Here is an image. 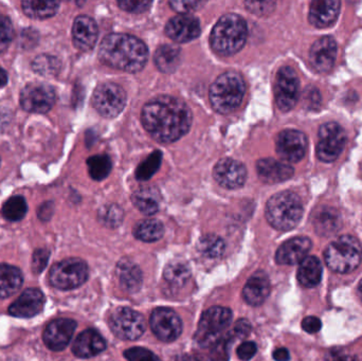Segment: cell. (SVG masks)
<instances>
[{"label": "cell", "mask_w": 362, "mask_h": 361, "mask_svg": "<svg viewBox=\"0 0 362 361\" xmlns=\"http://www.w3.org/2000/svg\"><path fill=\"white\" fill-rule=\"evenodd\" d=\"M302 215V201L290 191L273 195L266 205L267 220L277 230H291L300 223Z\"/></svg>", "instance_id": "obj_5"}, {"label": "cell", "mask_w": 362, "mask_h": 361, "mask_svg": "<svg viewBox=\"0 0 362 361\" xmlns=\"http://www.w3.org/2000/svg\"><path fill=\"white\" fill-rule=\"evenodd\" d=\"M76 329V321L71 319H56L47 326L44 332V341L52 351H63L71 341Z\"/></svg>", "instance_id": "obj_17"}, {"label": "cell", "mask_w": 362, "mask_h": 361, "mask_svg": "<svg viewBox=\"0 0 362 361\" xmlns=\"http://www.w3.org/2000/svg\"><path fill=\"white\" fill-rule=\"evenodd\" d=\"M124 356L128 361H161L152 352L144 348H131L124 352Z\"/></svg>", "instance_id": "obj_43"}, {"label": "cell", "mask_w": 362, "mask_h": 361, "mask_svg": "<svg viewBox=\"0 0 362 361\" xmlns=\"http://www.w3.org/2000/svg\"><path fill=\"white\" fill-rule=\"evenodd\" d=\"M274 2H246L250 12L258 15H268L274 8Z\"/></svg>", "instance_id": "obj_49"}, {"label": "cell", "mask_w": 362, "mask_h": 361, "mask_svg": "<svg viewBox=\"0 0 362 361\" xmlns=\"http://www.w3.org/2000/svg\"><path fill=\"white\" fill-rule=\"evenodd\" d=\"M302 328L303 330H304L305 332L308 333V334H315V333H318L321 330V320H320L319 318L309 316V317H306L303 320Z\"/></svg>", "instance_id": "obj_51"}, {"label": "cell", "mask_w": 362, "mask_h": 361, "mask_svg": "<svg viewBox=\"0 0 362 361\" xmlns=\"http://www.w3.org/2000/svg\"><path fill=\"white\" fill-rule=\"evenodd\" d=\"M250 332H251V326H250L249 321L246 319H241L235 322L232 330L227 335H228L231 341L234 343L235 341H241V339L246 338L250 334Z\"/></svg>", "instance_id": "obj_45"}, {"label": "cell", "mask_w": 362, "mask_h": 361, "mask_svg": "<svg viewBox=\"0 0 362 361\" xmlns=\"http://www.w3.org/2000/svg\"><path fill=\"white\" fill-rule=\"evenodd\" d=\"M105 349V341L95 330H86L80 333L72 345L74 355L80 358L93 357Z\"/></svg>", "instance_id": "obj_25"}, {"label": "cell", "mask_w": 362, "mask_h": 361, "mask_svg": "<svg viewBox=\"0 0 362 361\" xmlns=\"http://www.w3.org/2000/svg\"><path fill=\"white\" fill-rule=\"evenodd\" d=\"M326 265L338 273H349L359 266L362 247L351 235H343L330 244L324 254Z\"/></svg>", "instance_id": "obj_6"}, {"label": "cell", "mask_w": 362, "mask_h": 361, "mask_svg": "<svg viewBox=\"0 0 362 361\" xmlns=\"http://www.w3.org/2000/svg\"><path fill=\"white\" fill-rule=\"evenodd\" d=\"M32 66H33V69L40 74L53 73L57 67L55 59L46 57V55H40V57H36Z\"/></svg>", "instance_id": "obj_44"}, {"label": "cell", "mask_w": 362, "mask_h": 361, "mask_svg": "<svg viewBox=\"0 0 362 361\" xmlns=\"http://www.w3.org/2000/svg\"><path fill=\"white\" fill-rule=\"evenodd\" d=\"M322 265L317 256H308L300 263L298 280L304 288H315L321 282Z\"/></svg>", "instance_id": "obj_30"}, {"label": "cell", "mask_w": 362, "mask_h": 361, "mask_svg": "<svg viewBox=\"0 0 362 361\" xmlns=\"http://www.w3.org/2000/svg\"><path fill=\"white\" fill-rule=\"evenodd\" d=\"M88 278V267L80 259H66L53 265L49 273V281L57 290H69L78 288Z\"/></svg>", "instance_id": "obj_8"}, {"label": "cell", "mask_w": 362, "mask_h": 361, "mask_svg": "<svg viewBox=\"0 0 362 361\" xmlns=\"http://www.w3.org/2000/svg\"><path fill=\"white\" fill-rule=\"evenodd\" d=\"M310 248V239L304 237H294L279 246L275 260L281 265L298 264L306 258Z\"/></svg>", "instance_id": "obj_21"}, {"label": "cell", "mask_w": 362, "mask_h": 361, "mask_svg": "<svg viewBox=\"0 0 362 361\" xmlns=\"http://www.w3.org/2000/svg\"><path fill=\"white\" fill-rule=\"evenodd\" d=\"M28 206L25 199L20 195L11 197L2 206L1 213L10 222H18L27 214Z\"/></svg>", "instance_id": "obj_36"}, {"label": "cell", "mask_w": 362, "mask_h": 361, "mask_svg": "<svg viewBox=\"0 0 362 361\" xmlns=\"http://www.w3.org/2000/svg\"><path fill=\"white\" fill-rule=\"evenodd\" d=\"M155 64L161 72L171 73L180 64V49L175 45H163L155 53Z\"/></svg>", "instance_id": "obj_31"}, {"label": "cell", "mask_w": 362, "mask_h": 361, "mask_svg": "<svg viewBox=\"0 0 362 361\" xmlns=\"http://www.w3.org/2000/svg\"><path fill=\"white\" fill-rule=\"evenodd\" d=\"M337 57V42L332 36H323L311 46L309 52L311 65L318 72H328Z\"/></svg>", "instance_id": "obj_19"}, {"label": "cell", "mask_w": 362, "mask_h": 361, "mask_svg": "<svg viewBox=\"0 0 362 361\" xmlns=\"http://www.w3.org/2000/svg\"><path fill=\"white\" fill-rule=\"evenodd\" d=\"M88 165L89 175L92 179L99 180L105 179L112 169L111 159L107 155H97V156L90 157L87 160Z\"/></svg>", "instance_id": "obj_37"}, {"label": "cell", "mask_w": 362, "mask_h": 361, "mask_svg": "<svg viewBox=\"0 0 362 361\" xmlns=\"http://www.w3.org/2000/svg\"><path fill=\"white\" fill-rule=\"evenodd\" d=\"M248 37L245 19L234 13L220 17L212 30L210 44L218 54L230 57L241 51Z\"/></svg>", "instance_id": "obj_3"}, {"label": "cell", "mask_w": 362, "mask_h": 361, "mask_svg": "<svg viewBox=\"0 0 362 361\" xmlns=\"http://www.w3.org/2000/svg\"><path fill=\"white\" fill-rule=\"evenodd\" d=\"M327 361H358L357 358L353 357V356L349 355H340V354H337V355L330 356V360Z\"/></svg>", "instance_id": "obj_56"}, {"label": "cell", "mask_w": 362, "mask_h": 361, "mask_svg": "<svg viewBox=\"0 0 362 361\" xmlns=\"http://www.w3.org/2000/svg\"><path fill=\"white\" fill-rule=\"evenodd\" d=\"M256 172L260 180L266 184H279L292 177L294 167L283 161L266 158L258 161Z\"/></svg>", "instance_id": "obj_23"}, {"label": "cell", "mask_w": 362, "mask_h": 361, "mask_svg": "<svg viewBox=\"0 0 362 361\" xmlns=\"http://www.w3.org/2000/svg\"><path fill=\"white\" fill-rule=\"evenodd\" d=\"M23 273L12 265L0 264V298H8L23 285Z\"/></svg>", "instance_id": "obj_29"}, {"label": "cell", "mask_w": 362, "mask_h": 361, "mask_svg": "<svg viewBox=\"0 0 362 361\" xmlns=\"http://www.w3.org/2000/svg\"><path fill=\"white\" fill-rule=\"evenodd\" d=\"M233 343L231 339L229 338L228 335L222 337L215 345L212 347L211 353H210V358L211 361H228L230 357V345Z\"/></svg>", "instance_id": "obj_41"}, {"label": "cell", "mask_w": 362, "mask_h": 361, "mask_svg": "<svg viewBox=\"0 0 362 361\" xmlns=\"http://www.w3.org/2000/svg\"><path fill=\"white\" fill-rule=\"evenodd\" d=\"M256 352H258V347H256L255 343H252V341L243 343L237 349V357L241 360L248 361L254 357Z\"/></svg>", "instance_id": "obj_50"}, {"label": "cell", "mask_w": 362, "mask_h": 361, "mask_svg": "<svg viewBox=\"0 0 362 361\" xmlns=\"http://www.w3.org/2000/svg\"><path fill=\"white\" fill-rule=\"evenodd\" d=\"M269 294H270V281L266 273L263 271L254 273L248 280L243 290V299L252 307H258L264 303V301L268 298Z\"/></svg>", "instance_id": "obj_26"}, {"label": "cell", "mask_w": 362, "mask_h": 361, "mask_svg": "<svg viewBox=\"0 0 362 361\" xmlns=\"http://www.w3.org/2000/svg\"><path fill=\"white\" fill-rule=\"evenodd\" d=\"M224 242L215 235H207L201 237L198 243V249L203 256L207 258H219L224 254Z\"/></svg>", "instance_id": "obj_38"}, {"label": "cell", "mask_w": 362, "mask_h": 361, "mask_svg": "<svg viewBox=\"0 0 362 361\" xmlns=\"http://www.w3.org/2000/svg\"><path fill=\"white\" fill-rule=\"evenodd\" d=\"M205 4V2L200 1H186V0H181V1H171L169 6L171 8L176 11V12L181 13V15H186L188 13L193 12V11L197 10Z\"/></svg>", "instance_id": "obj_48"}, {"label": "cell", "mask_w": 362, "mask_h": 361, "mask_svg": "<svg viewBox=\"0 0 362 361\" xmlns=\"http://www.w3.org/2000/svg\"><path fill=\"white\" fill-rule=\"evenodd\" d=\"M162 161V154L160 150H155L150 155L135 171V177L138 180H148L160 167Z\"/></svg>", "instance_id": "obj_39"}, {"label": "cell", "mask_w": 362, "mask_h": 361, "mask_svg": "<svg viewBox=\"0 0 362 361\" xmlns=\"http://www.w3.org/2000/svg\"><path fill=\"white\" fill-rule=\"evenodd\" d=\"M232 312L227 307H214L201 316L195 341L201 348L213 347L222 337V333L232 321Z\"/></svg>", "instance_id": "obj_7"}, {"label": "cell", "mask_w": 362, "mask_h": 361, "mask_svg": "<svg viewBox=\"0 0 362 361\" xmlns=\"http://www.w3.org/2000/svg\"><path fill=\"white\" fill-rule=\"evenodd\" d=\"M171 361H203L199 356L192 355V354H181L176 356Z\"/></svg>", "instance_id": "obj_55"}, {"label": "cell", "mask_w": 362, "mask_h": 361, "mask_svg": "<svg viewBox=\"0 0 362 361\" xmlns=\"http://www.w3.org/2000/svg\"><path fill=\"white\" fill-rule=\"evenodd\" d=\"M141 119L144 129L156 141L171 143L188 133L192 112L181 100L160 95L145 104Z\"/></svg>", "instance_id": "obj_1"}, {"label": "cell", "mask_w": 362, "mask_h": 361, "mask_svg": "<svg viewBox=\"0 0 362 361\" xmlns=\"http://www.w3.org/2000/svg\"><path fill=\"white\" fill-rule=\"evenodd\" d=\"M135 237L142 242L152 243L163 237L164 228L162 223L157 220H144L135 226Z\"/></svg>", "instance_id": "obj_34"}, {"label": "cell", "mask_w": 362, "mask_h": 361, "mask_svg": "<svg viewBox=\"0 0 362 361\" xmlns=\"http://www.w3.org/2000/svg\"><path fill=\"white\" fill-rule=\"evenodd\" d=\"M92 105L101 116L114 118L126 105V93L118 84L104 83L93 93Z\"/></svg>", "instance_id": "obj_9"}, {"label": "cell", "mask_w": 362, "mask_h": 361, "mask_svg": "<svg viewBox=\"0 0 362 361\" xmlns=\"http://www.w3.org/2000/svg\"><path fill=\"white\" fill-rule=\"evenodd\" d=\"M49 256H50V252L47 249H37L32 256V271L35 275L44 271L46 268L47 264H48Z\"/></svg>", "instance_id": "obj_46"}, {"label": "cell", "mask_w": 362, "mask_h": 361, "mask_svg": "<svg viewBox=\"0 0 362 361\" xmlns=\"http://www.w3.org/2000/svg\"><path fill=\"white\" fill-rule=\"evenodd\" d=\"M119 6L122 10L127 11L131 13H142L145 12L150 6V1H137V0H123L118 2Z\"/></svg>", "instance_id": "obj_47"}, {"label": "cell", "mask_w": 362, "mask_h": 361, "mask_svg": "<svg viewBox=\"0 0 362 361\" xmlns=\"http://www.w3.org/2000/svg\"><path fill=\"white\" fill-rule=\"evenodd\" d=\"M346 142L344 129L338 123L328 122L322 125L318 134L317 156L323 162L336 160Z\"/></svg>", "instance_id": "obj_10"}, {"label": "cell", "mask_w": 362, "mask_h": 361, "mask_svg": "<svg viewBox=\"0 0 362 361\" xmlns=\"http://www.w3.org/2000/svg\"><path fill=\"white\" fill-rule=\"evenodd\" d=\"M23 12L27 16L34 19H46L56 14L59 8L57 1H36L27 0L23 4Z\"/></svg>", "instance_id": "obj_33"}, {"label": "cell", "mask_w": 362, "mask_h": 361, "mask_svg": "<svg viewBox=\"0 0 362 361\" xmlns=\"http://www.w3.org/2000/svg\"><path fill=\"white\" fill-rule=\"evenodd\" d=\"M165 281L174 286H182L188 281L191 277L190 267L186 263L175 261L169 263L163 271Z\"/></svg>", "instance_id": "obj_35"}, {"label": "cell", "mask_w": 362, "mask_h": 361, "mask_svg": "<svg viewBox=\"0 0 362 361\" xmlns=\"http://www.w3.org/2000/svg\"><path fill=\"white\" fill-rule=\"evenodd\" d=\"M56 95L50 85L33 83L21 90L20 105L25 112L46 114L54 105Z\"/></svg>", "instance_id": "obj_13"}, {"label": "cell", "mask_w": 362, "mask_h": 361, "mask_svg": "<svg viewBox=\"0 0 362 361\" xmlns=\"http://www.w3.org/2000/svg\"><path fill=\"white\" fill-rule=\"evenodd\" d=\"M53 213V205L52 203H46L44 205H42V207L38 210V218L42 220H50L51 215Z\"/></svg>", "instance_id": "obj_53"}, {"label": "cell", "mask_w": 362, "mask_h": 361, "mask_svg": "<svg viewBox=\"0 0 362 361\" xmlns=\"http://www.w3.org/2000/svg\"><path fill=\"white\" fill-rule=\"evenodd\" d=\"M300 95V81L291 67H283L275 78L274 97L282 112H289L296 105Z\"/></svg>", "instance_id": "obj_12"}, {"label": "cell", "mask_w": 362, "mask_h": 361, "mask_svg": "<svg viewBox=\"0 0 362 361\" xmlns=\"http://www.w3.org/2000/svg\"><path fill=\"white\" fill-rule=\"evenodd\" d=\"M340 6L337 0H315L309 8V21L317 28L330 27L338 18Z\"/></svg>", "instance_id": "obj_24"}, {"label": "cell", "mask_w": 362, "mask_h": 361, "mask_svg": "<svg viewBox=\"0 0 362 361\" xmlns=\"http://www.w3.org/2000/svg\"><path fill=\"white\" fill-rule=\"evenodd\" d=\"M148 50L143 42L128 34H109L102 40L99 57L114 69L138 72L145 66Z\"/></svg>", "instance_id": "obj_2"}, {"label": "cell", "mask_w": 362, "mask_h": 361, "mask_svg": "<svg viewBox=\"0 0 362 361\" xmlns=\"http://www.w3.org/2000/svg\"><path fill=\"white\" fill-rule=\"evenodd\" d=\"M306 102L308 103L309 107L315 108L320 105V97L319 91L315 88H309V91H307Z\"/></svg>", "instance_id": "obj_52"}, {"label": "cell", "mask_w": 362, "mask_h": 361, "mask_svg": "<svg viewBox=\"0 0 362 361\" xmlns=\"http://www.w3.org/2000/svg\"><path fill=\"white\" fill-rule=\"evenodd\" d=\"M150 326L159 341L171 343L181 335L182 322L176 312L171 309H157L150 316Z\"/></svg>", "instance_id": "obj_14"}, {"label": "cell", "mask_w": 362, "mask_h": 361, "mask_svg": "<svg viewBox=\"0 0 362 361\" xmlns=\"http://www.w3.org/2000/svg\"><path fill=\"white\" fill-rule=\"evenodd\" d=\"M6 82H8V74L2 68H0V88H2Z\"/></svg>", "instance_id": "obj_57"}, {"label": "cell", "mask_w": 362, "mask_h": 361, "mask_svg": "<svg viewBox=\"0 0 362 361\" xmlns=\"http://www.w3.org/2000/svg\"><path fill=\"white\" fill-rule=\"evenodd\" d=\"M109 326L118 338L135 341L143 335L146 324L141 314L128 307H119L110 315Z\"/></svg>", "instance_id": "obj_11"}, {"label": "cell", "mask_w": 362, "mask_h": 361, "mask_svg": "<svg viewBox=\"0 0 362 361\" xmlns=\"http://www.w3.org/2000/svg\"><path fill=\"white\" fill-rule=\"evenodd\" d=\"M116 275L121 285L126 292H137L142 285V273L139 266L131 261L123 259L116 266Z\"/></svg>", "instance_id": "obj_28"}, {"label": "cell", "mask_w": 362, "mask_h": 361, "mask_svg": "<svg viewBox=\"0 0 362 361\" xmlns=\"http://www.w3.org/2000/svg\"><path fill=\"white\" fill-rule=\"evenodd\" d=\"M13 38V25L8 17L0 14V53L10 46Z\"/></svg>", "instance_id": "obj_42"}, {"label": "cell", "mask_w": 362, "mask_h": 361, "mask_svg": "<svg viewBox=\"0 0 362 361\" xmlns=\"http://www.w3.org/2000/svg\"><path fill=\"white\" fill-rule=\"evenodd\" d=\"M159 199L160 194L155 188L140 189L131 196V201L135 207L145 215H152L158 211Z\"/></svg>", "instance_id": "obj_32"}, {"label": "cell", "mask_w": 362, "mask_h": 361, "mask_svg": "<svg viewBox=\"0 0 362 361\" xmlns=\"http://www.w3.org/2000/svg\"><path fill=\"white\" fill-rule=\"evenodd\" d=\"M313 226L318 235L330 237L342 226L340 213L332 207H322L313 215Z\"/></svg>", "instance_id": "obj_27"}, {"label": "cell", "mask_w": 362, "mask_h": 361, "mask_svg": "<svg viewBox=\"0 0 362 361\" xmlns=\"http://www.w3.org/2000/svg\"><path fill=\"white\" fill-rule=\"evenodd\" d=\"M165 34L174 42H188L198 37L200 23L192 15H178L165 25Z\"/></svg>", "instance_id": "obj_18"}, {"label": "cell", "mask_w": 362, "mask_h": 361, "mask_svg": "<svg viewBox=\"0 0 362 361\" xmlns=\"http://www.w3.org/2000/svg\"><path fill=\"white\" fill-rule=\"evenodd\" d=\"M307 138L302 131L286 129L277 138V153L287 162H298L307 150Z\"/></svg>", "instance_id": "obj_15"}, {"label": "cell", "mask_w": 362, "mask_h": 361, "mask_svg": "<svg viewBox=\"0 0 362 361\" xmlns=\"http://www.w3.org/2000/svg\"><path fill=\"white\" fill-rule=\"evenodd\" d=\"M97 25L91 17L80 15L72 27L74 46L82 51H89L95 47L97 40Z\"/></svg>", "instance_id": "obj_22"}, {"label": "cell", "mask_w": 362, "mask_h": 361, "mask_svg": "<svg viewBox=\"0 0 362 361\" xmlns=\"http://www.w3.org/2000/svg\"><path fill=\"white\" fill-rule=\"evenodd\" d=\"M245 93L246 83L241 74L224 72L210 87L212 107L219 114H229L241 105Z\"/></svg>", "instance_id": "obj_4"}, {"label": "cell", "mask_w": 362, "mask_h": 361, "mask_svg": "<svg viewBox=\"0 0 362 361\" xmlns=\"http://www.w3.org/2000/svg\"><path fill=\"white\" fill-rule=\"evenodd\" d=\"M99 220L108 228H116L123 220V210L118 205L110 203L99 209Z\"/></svg>", "instance_id": "obj_40"}, {"label": "cell", "mask_w": 362, "mask_h": 361, "mask_svg": "<svg viewBox=\"0 0 362 361\" xmlns=\"http://www.w3.org/2000/svg\"><path fill=\"white\" fill-rule=\"evenodd\" d=\"M273 358L275 361H289V352L285 348H279L273 352Z\"/></svg>", "instance_id": "obj_54"}, {"label": "cell", "mask_w": 362, "mask_h": 361, "mask_svg": "<svg viewBox=\"0 0 362 361\" xmlns=\"http://www.w3.org/2000/svg\"><path fill=\"white\" fill-rule=\"evenodd\" d=\"M44 294L37 288L25 290L16 301L8 307L10 315L17 318H32L44 309Z\"/></svg>", "instance_id": "obj_20"}, {"label": "cell", "mask_w": 362, "mask_h": 361, "mask_svg": "<svg viewBox=\"0 0 362 361\" xmlns=\"http://www.w3.org/2000/svg\"><path fill=\"white\" fill-rule=\"evenodd\" d=\"M214 179L226 189H239L245 184L247 171L243 165L230 158L222 159L214 167Z\"/></svg>", "instance_id": "obj_16"}, {"label": "cell", "mask_w": 362, "mask_h": 361, "mask_svg": "<svg viewBox=\"0 0 362 361\" xmlns=\"http://www.w3.org/2000/svg\"><path fill=\"white\" fill-rule=\"evenodd\" d=\"M358 290H359V295H360V297H361V299H362V280H361V282H360L359 288H358Z\"/></svg>", "instance_id": "obj_58"}]
</instances>
